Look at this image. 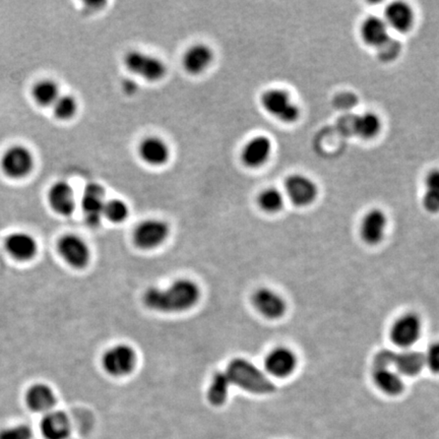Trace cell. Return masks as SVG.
I'll return each instance as SVG.
<instances>
[{
    "label": "cell",
    "instance_id": "obj_30",
    "mask_svg": "<svg viewBox=\"0 0 439 439\" xmlns=\"http://www.w3.org/2000/svg\"><path fill=\"white\" fill-rule=\"evenodd\" d=\"M258 207L268 214H275L281 211L284 205V196L277 188H267L258 196Z\"/></svg>",
    "mask_w": 439,
    "mask_h": 439
},
{
    "label": "cell",
    "instance_id": "obj_2",
    "mask_svg": "<svg viewBox=\"0 0 439 439\" xmlns=\"http://www.w3.org/2000/svg\"><path fill=\"white\" fill-rule=\"evenodd\" d=\"M225 372L231 384L237 385L251 394H268L275 392V384L267 375L245 359L231 361Z\"/></svg>",
    "mask_w": 439,
    "mask_h": 439
},
{
    "label": "cell",
    "instance_id": "obj_8",
    "mask_svg": "<svg viewBox=\"0 0 439 439\" xmlns=\"http://www.w3.org/2000/svg\"><path fill=\"white\" fill-rule=\"evenodd\" d=\"M34 167L31 152L22 146L8 149L1 158V169L4 174L13 179L24 178Z\"/></svg>",
    "mask_w": 439,
    "mask_h": 439
},
{
    "label": "cell",
    "instance_id": "obj_5",
    "mask_svg": "<svg viewBox=\"0 0 439 439\" xmlns=\"http://www.w3.org/2000/svg\"><path fill=\"white\" fill-rule=\"evenodd\" d=\"M261 105L270 115L284 123H294L300 118V110L287 91L270 89L261 96Z\"/></svg>",
    "mask_w": 439,
    "mask_h": 439
},
{
    "label": "cell",
    "instance_id": "obj_13",
    "mask_svg": "<svg viewBox=\"0 0 439 439\" xmlns=\"http://www.w3.org/2000/svg\"><path fill=\"white\" fill-rule=\"evenodd\" d=\"M58 251L69 266L83 268L90 261V249L81 238L76 235H64L58 242Z\"/></svg>",
    "mask_w": 439,
    "mask_h": 439
},
{
    "label": "cell",
    "instance_id": "obj_9",
    "mask_svg": "<svg viewBox=\"0 0 439 439\" xmlns=\"http://www.w3.org/2000/svg\"><path fill=\"white\" fill-rule=\"evenodd\" d=\"M422 324L415 314H406L399 317L392 324L391 338L392 343L401 349L412 347L420 338Z\"/></svg>",
    "mask_w": 439,
    "mask_h": 439
},
{
    "label": "cell",
    "instance_id": "obj_21",
    "mask_svg": "<svg viewBox=\"0 0 439 439\" xmlns=\"http://www.w3.org/2000/svg\"><path fill=\"white\" fill-rule=\"evenodd\" d=\"M392 365L401 377H415L425 366L424 354L413 350L392 352Z\"/></svg>",
    "mask_w": 439,
    "mask_h": 439
},
{
    "label": "cell",
    "instance_id": "obj_17",
    "mask_svg": "<svg viewBox=\"0 0 439 439\" xmlns=\"http://www.w3.org/2000/svg\"><path fill=\"white\" fill-rule=\"evenodd\" d=\"M139 156L146 164L161 167L167 164L171 153L164 139L158 137H148L139 142Z\"/></svg>",
    "mask_w": 439,
    "mask_h": 439
},
{
    "label": "cell",
    "instance_id": "obj_18",
    "mask_svg": "<svg viewBox=\"0 0 439 439\" xmlns=\"http://www.w3.org/2000/svg\"><path fill=\"white\" fill-rule=\"evenodd\" d=\"M387 219L382 210H370L362 219L361 238L365 244L377 245L384 239L387 230Z\"/></svg>",
    "mask_w": 439,
    "mask_h": 439
},
{
    "label": "cell",
    "instance_id": "obj_35",
    "mask_svg": "<svg viewBox=\"0 0 439 439\" xmlns=\"http://www.w3.org/2000/svg\"><path fill=\"white\" fill-rule=\"evenodd\" d=\"M399 52H400V44L392 39L380 48V56L384 60H392L398 56Z\"/></svg>",
    "mask_w": 439,
    "mask_h": 439
},
{
    "label": "cell",
    "instance_id": "obj_16",
    "mask_svg": "<svg viewBox=\"0 0 439 439\" xmlns=\"http://www.w3.org/2000/svg\"><path fill=\"white\" fill-rule=\"evenodd\" d=\"M252 303L259 314L267 319H281L286 312V302L284 299L270 289L261 288L254 292Z\"/></svg>",
    "mask_w": 439,
    "mask_h": 439
},
{
    "label": "cell",
    "instance_id": "obj_34",
    "mask_svg": "<svg viewBox=\"0 0 439 439\" xmlns=\"http://www.w3.org/2000/svg\"><path fill=\"white\" fill-rule=\"evenodd\" d=\"M425 366H427L432 372L439 375V342L434 343L424 354Z\"/></svg>",
    "mask_w": 439,
    "mask_h": 439
},
{
    "label": "cell",
    "instance_id": "obj_15",
    "mask_svg": "<svg viewBox=\"0 0 439 439\" xmlns=\"http://www.w3.org/2000/svg\"><path fill=\"white\" fill-rule=\"evenodd\" d=\"M297 365V357L290 349L278 347L266 357L265 368L268 375L278 378L291 375Z\"/></svg>",
    "mask_w": 439,
    "mask_h": 439
},
{
    "label": "cell",
    "instance_id": "obj_10",
    "mask_svg": "<svg viewBox=\"0 0 439 439\" xmlns=\"http://www.w3.org/2000/svg\"><path fill=\"white\" fill-rule=\"evenodd\" d=\"M286 195L292 204L297 207H307L317 200V184L312 179L302 174H293L285 182Z\"/></svg>",
    "mask_w": 439,
    "mask_h": 439
},
{
    "label": "cell",
    "instance_id": "obj_36",
    "mask_svg": "<svg viewBox=\"0 0 439 439\" xmlns=\"http://www.w3.org/2000/svg\"><path fill=\"white\" fill-rule=\"evenodd\" d=\"M125 90L127 91L130 94H132V93L137 91V86H135L134 81H127L125 84Z\"/></svg>",
    "mask_w": 439,
    "mask_h": 439
},
{
    "label": "cell",
    "instance_id": "obj_14",
    "mask_svg": "<svg viewBox=\"0 0 439 439\" xmlns=\"http://www.w3.org/2000/svg\"><path fill=\"white\" fill-rule=\"evenodd\" d=\"M272 149L273 144L270 137L266 135H256L245 144L240 157L246 167L256 169L268 162Z\"/></svg>",
    "mask_w": 439,
    "mask_h": 439
},
{
    "label": "cell",
    "instance_id": "obj_22",
    "mask_svg": "<svg viewBox=\"0 0 439 439\" xmlns=\"http://www.w3.org/2000/svg\"><path fill=\"white\" fill-rule=\"evenodd\" d=\"M389 25L378 16H369L361 25V37L364 43L380 49L391 40Z\"/></svg>",
    "mask_w": 439,
    "mask_h": 439
},
{
    "label": "cell",
    "instance_id": "obj_6",
    "mask_svg": "<svg viewBox=\"0 0 439 439\" xmlns=\"http://www.w3.org/2000/svg\"><path fill=\"white\" fill-rule=\"evenodd\" d=\"M137 355L127 345H116L110 348L102 357V365L108 375L120 377L130 375L135 367Z\"/></svg>",
    "mask_w": 439,
    "mask_h": 439
},
{
    "label": "cell",
    "instance_id": "obj_1",
    "mask_svg": "<svg viewBox=\"0 0 439 439\" xmlns=\"http://www.w3.org/2000/svg\"><path fill=\"white\" fill-rule=\"evenodd\" d=\"M200 298V287L188 279L177 280L168 288H149L142 296V302L151 310L174 314L189 310Z\"/></svg>",
    "mask_w": 439,
    "mask_h": 439
},
{
    "label": "cell",
    "instance_id": "obj_4",
    "mask_svg": "<svg viewBox=\"0 0 439 439\" xmlns=\"http://www.w3.org/2000/svg\"><path fill=\"white\" fill-rule=\"evenodd\" d=\"M123 62L128 72L149 83L162 81L167 74V67L160 58L142 51H130Z\"/></svg>",
    "mask_w": 439,
    "mask_h": 439
},
{
    "label": "cell",
    "instance_id": "obj_25",
    "mask_svg": "<svg viewBox=\"0 0 439 439\" xmlns=\"http://www.w3.org/2000/svg\"><path fill=\"white\" fill-rule=\"evenodd\" d=\"M27 404L35 412H47L55 405V396L47 385L35 384L28 392Z\"/></svg>",
    "mask_w": 439,
    "mask_h": 439
},
{
    "label": "cell",
    "instance_id": "obj_28",
    "mask_svg": "<svg viewBox=\"0 0 439 439\" xmlns=\"http://www.w3.org/2000/svg\"><path fill=\"white\" fill-rule=\"evenodd\" d=\"M59 96L57 84L49 79L39 81L33 89V98L43 107H52Z\"/></svg>",
    "mask_w": 439,
    "mask_h": 439
},
{
    "label": "cell",
    "instance_id": "obj_32",
    "mask_svg": "<svg viewBox=\"0 0 439 439\" xmlns=\"http://www.w3.org/2000/svg\"><path fill=\"white\" fill-rule=\"evenodd\" d=\"M128 215H130V209L123 200H118V198L106 200L103 218H106L111 223L119 224L123 223L127 219Z\"/></svg>",
    "mask_w": 439,
    "mask_h": 439
},
{
    "label": "cell",
    "instance_id": "obj_19",
    "mask_svg": "<svg viewBox=\"0 0 439 439\" xmlns=\"http://www.w3.org/2000/svg\"><path fill=\"white\" fill-rule=\"evenodd\" d=\"M48 200L53 211L62 216H71L76 209L74 189L65 181L56 182L51 186Z\"/></svg>",
    "mask_w": 439,
    "mask_h": 439
},
{
    "label": "cell",
    "instance_id": "obj_33",
    "mask_svg": "<svg viewBox=\"0 0 439 439\" xmlns=\"http://www.w3.org/2000/svg\"><path fill=\"white\" fill-rule=\"evenodd\" d=\"M32 431L25 425H18L0 431V439H31Z\"/></svg>",
    "mask_w": 439,
    "mask_h": 439
},
{
    "label": "cell",
    "instance_id": "obj_3",
    "mask_svg": "<svg viewBox=\"0 0 439 439\" xmlns=\"http://www.w3.org/2000/svg\"><path fill=\"white\" fill-rule=\"evenodd\" d=\"M392 358L391 350H382L375 356L373 362V382L385 394L398 396L404 391L403 377L392 367Z\"/></svg>",
    "mask_w": 439,
    "mask_h": 439
},
{
    "label": "cell",
    "instance_id": "obj_11",
    "mask_svg": "<svg viewBox=\"0 0 439 439\" xmlns=\"http://www.w3.org/2000/svg\"><path fill=\"white\" fill-rule=\"evenodd\" d=\"M105 204V189L99 183L92 182L86 186L81 198V209L86 223L91 227H97L103 218Z\"/></svg>",
    "mask_w": 439,
    "mask_h": 439
},
{
    "label": "cell",
    "instance_id": "obj_27",
    "mask_svg": "<svg viewBox=\"0 0 439 439\" xmlns=\"http://www.w3.org/2000/svg\"><path fill=\"white\" fill-rule=\"evenodd\" d=\"M382 130V121L375 113L366 112L354 121V130L358 137L371 139L377 137Z\"/></svg>",
    "mask_w": 439,
    "mask_h": 439
},
{
    "label": "cell",
    "instance_id": "obj_20",
    "mask_svg": "<svg viewBox=\"0 0 439 439\" xmlns=\"http://www.w3.org/2000/svg\"><path fill=\"white\" fill-rule=\"evenodd\" d=\"M384 22L394 31L407 33L414 24V11L406 2H392L385 9Z\"/></svg>",
    "mask_w": 439,
    "mask_h": 439
},
{
    "label": "cell",
    "instance_id": "obj_24",
    "mask_svg": "<svg viewBox=\"0 0 439 439\" xmlns=\"http://www.w3.org/2000/svg\"><path fill=\"white\" fill-rule=\"evenodd\" d=\"M8 253L18 261H29L34 258L37 251V244L31 235L25 233H13L6 241Z\"/></svg>",
    "mask_w": 439,
    "mask_h": 439
},
{
    "label": "cell",
    "instance_id": "obj_31",
    "mask_svg": "<svg viewBox=\"0 0 439 439\" xmlns=\"http://www.w3.org/2000/svg\"><path fill=\"white\" fill-rule=\"evenodd\" d=\"M53 113L59 120H69L76 116L79 105L76 98L71 95H60L52 106Z\"/></svg>",
    "mask_w": 439,
    "mask_h": 439
},
{
    "label": "cell",
    "instance_id": "obj_7",
    "mask_svg": "<svg viewBox=\"0 0 439 439\" xmlns=\"http://www.w3.org/2000/svg\"><path fill=\"white\" fill-rule=\"evenodd\" d=\"M169 226L164 221L149 219L137 226L134 241L139 249L149 251L160 246L169 235Z\"/></svg>",
    "mask_w": 439,
    "mask_h": 439
},
{
    "label": "cell",
    "instance_id": "obj_12",
    "mask_svg": "<svg viewBox=\"0 0 439 439\" xmlns=\"http://www.w3.org/2000/svg\"><path fill=\"white\" fill-rule=\"evenodd\" d=\"M214 60L212 48L205 43H196L186 49L182 56V67L190 76H200L212 67Z\"/></svg>",
    "mask_w": 439,
    "mask_h": 439
},
{
    "label": "cell",
    "instance_id": "obj_23",
    "mask_svg": "<svg viewBox=\"0 0 439 439\" xmlns=\"http://www.w3.org/2000/svg\"><path fill=\"white\" fill-rule=\"evenodd\" d=\"M41 431L46 439H67L71 433V423L64 413L49 412L42 419Z\"/></svg>",
    "mask_w": 439,
    "mask_h": 439
},
{
    "label": "cell",
    "instance_id": "obj_29",
    "mask_svg": "<svg viewBox=\"0 0 439 439\" xmlns=\"http://www.w3.org/2000/svg\"><path fill=\"white\" fill-rule=\"evenodd\" d=\"M231 382L226 372H218L212 377L207 392V399L214 406H221L225 403L229 394Z\"/></svg>",
    "mask_w": 439,
    "mask_h": 439
},
{
    "label": "cell",
    "instance_id": "obj_26",
    "mask_svg": "<svg viewBox=\"0 0 439 439\" xmlns=\"http://www.w3.org/2000/svg\"><path fill=\"white\" fill-rule=\"evenodd\" d=\"M424 209L431 214L439 212V170H432L425 181Z\"/></svg>",
    "mask_w": 439,
    "mask_h": 439
}]
</instances>
